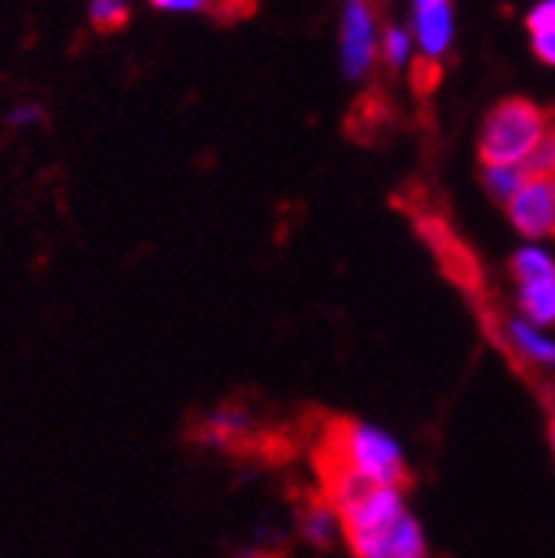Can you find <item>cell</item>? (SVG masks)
I'll return each instance as SVG.
<instances>
[{"label": "cell", "instance_id": "cell-1", "mask_svg": "<svg viewBox=\"0 0 555 558\" xmlns=\"http://www.w3.org/2000/svg\"><path fill=\"white\" fill-rule=\"evenodd\" d=\"M323 499L339 515V542L350 558H430L426 529L402 485H373L339 469H323Z\"/></svg>", "mask_w": 555, "mask_h": 558}, {"label": "cell", "instance_id": "cell-2", "mask_svg": "<svg viewBox=\"0 0 555 558\" xmlns=\"http://www.w3.org/2000/svg\"><path fill=\"white\" fill-rule=\"evenodd\" d=\"M346 475H357L373 485H402L409 482V462L402 442L383 426L363 423V418H342L329 429L326 439V465Z\"/></svg>", "mask_w": 555, "mask_h": 558}, {"label": "cell", "instance_id": "cell-3", "mask_svg": "<svg viewBox=\"0 0 555 558\" xmlns=\"http://www.w3.org/2000/svg\"><path fill=\"white\" fill-rule=\"evenodd\" d=\"M555 110H545L542 104L529 97H509L499 100L482 120L479 130V160L482 163H509L522 167L535 144L542 140L548 120Z\"/></svg>", "mask_w": 555, "mask_h": 558}, {"label": "cell", "instance_id": "cell-4", "mask_svg": "<svg viewBox=\"0 0 555 558\" xmlns=\"http://www.w3.org/2000/svg\"><path fill=\"white\" fill-rule=\"evenodd\" d=\"M519 319L555 329V256L542 243H522L509 256Z\"/></svg>", "mask_w": 555, "mask_h": 558}, {"label": "cell", "instance_id": "cell-5", "mask_svg": "<svg viewBox=\"0 0 555 558\" xmlns=\"http://www.w3.org/2000/svg\"><path fill=\"white\" fill-rule=\"evenodd\" d=\"M379 17L373 0H342L339 11V70L350 84H363L379 60Z\"/></svg>", "mask_w": 555, "mask_h": 558}, {"label": "cell", "instance_id": "cell-6", "mask_svg": "<svg viewBox=\"0 0 555 558\" xmlns=\"http://www.w3.org/2000/svg\"><path fill=\"white\" fill-rule=\"evenodd\" d=\"M506 217H509L512 230L529 243L555 240V190H552V180L526 177V183L506 203Z\"/></svg>", "mask_w": 555, "mask_h": 558}, {"label": "cell", "instance_id": "cell-7", "mask_svg": "<svg viewBox=\"0 0 555 558\" xmlns=\"http://www.w3.org/2000/svg\"><path fill=\"white\" fill-rule=\"evenodd\" d=\"M409 34L415 44V60L439 63L456 40L453 0H439V4H430V8H412Z\"/></svg>", "mask_w": 555, "mask_h": 558}, {"label": "cell", "instance_id": "cell-8", "mask_svg": "<svg viewBox=\"0 0 555 558\" xmlns=\"http://www.w3.org/2000/svg\"><path fill=\"white\" fill-rule=\"evenodd\" d=\"M503 336H506L509 353L519 356L526 366L555 373V329L532 326V323H526V319L516 316V319L506 323Z\"/></svg>", "mask_w": 555, "mask_h": 558}, {"label": "cell", "instance_id": "cell-9", "mask_svg": "<svg viewBox=\"0 0 555 558\" xmlns=\"http://www.w3.org/2000/svg\"><path fill=\"white\" fill-rule=\"evenodd\" d=\"M300 535L303 542H310L313 548H329L336 538H339V515L336 509L319 499V502H310L303 512H300Z\"/></svg>", "mask_w": 555, "mask_h": 558}, {"label": "cell", "instance_id": "cell-10", "mask_svg": "<svg viewBox=\"0 0 555 558\" xmlns=\"http://www.w3.org/2000/svg\"><path fill=\"white\" fill-rule=\"evenodd\" d=\"M376 53L393 70V74H402V70H409L412 60H415V44H412L409 27L389 24L386 31H379V50Z\"/></svg>", "mask_w": 555, "mask_h": 558}, {"label": "cell", "instance_id": "cell-11", "mask_svg": "<svg viewBox=\"0 0 555 558\" xmlns=\"http://www.w3.org/2000/svg\"><path fill=\"white\" fill-rule=\"evenodd\" d=\"M526 183V170L522 167H509V163H482V186L496 203H509L512 193Z\"/></svg>", "mask_w": 555, "mask_h": 558}, {"label": "cell", "instance_id": "cell-12", "mask_svg": "<svg viewBox=\"0 0 555 558\" xmlns=\"http://www.w3.org/2000/svg\"><path fill=\"white\" fill-rule=\"evenodd\" d=\"M243 433H246V418L237 409H217L203 423V436H206V442H214V446H233Z\"/></svg>", "mask_w": 555, "mask_h": 558}, {"label": "cell", "instance_id": "cell-13", "mask_svg": "<svg viewBox=\"0 0 555 558\" xmlns=\"http://www.w3.org/2000/svg\"><path fill=\"white\" fill-rule=\"evenodd\" d=\"M87 21L100 34H113L130 21V0H87Z\"/></svg>", "mask_w": 555, "mask_h": 558}, {"label": "cell", "instance_id": "cell-14", "mask_svg": "<svg viewBox=\"0 0 555 558\" xmlns=\"http://www.w3.org/2000/svg\"><path fill=\"white\" fill-rule=\"evenodd\" d=\"M522 170H526V177H545V180L555 177V113H552V120H548L542 140L535 144V150H532L529 160L522 163Z\"/></svg>", "mask_w": 555, "mask_h": 558}, {"label": "cell", "instance_id": "cell-15", "mask_svg": "<svg viewBox=\"0 0 555 558\" xmlns=\"http://www.w3.org/2000/svg\"><path fill=\"white\" fill-rule=\"evenodd\" d=\"M44 120H47V117H44V107H40L37 100H21V104H14V107L4 113V126L14 130V133L44 126Z\"/></svg>", "mask_w": 555, "mask_h": 558}, {"label": "cell", "instance_id": "cell-16", "mask_svg": "<svg viewBox=\"0 0 555 558\" xmlns=\"http://www.w3.org/2000/svg\"><path fill=\"white\" fill-rule=\"evenodd\" d=\"M150 8L173 17H196L214 8V0H150Z\"/></svg>", "mask_w": 555, "mask_h": 558}, {"label": "cell", "instance_id": "cell-17", "mask_svg": "<svg viewBox=\"0 0 555 558\" xmlns=\"http://www.w3.org/2000/svg\"><path fill=\"white\" fill-rule=\"evenodd\" d=\"M526 27H529V34L555 31V0H539V4L526 14Z\"/></svg>", "mask_w": 555, "mask_h": 558}, {"label": "cell", "instance_id": "cell-18", "mask_svg": "<svg viewBox=\"0 0 555 558\" xmlns=\"http://www.w3.org/2000/svg\"><path fill=\"white\" fill-rule=\"evenodd\" d=\"M529 37H532V53L545 66H555V31H539V34H529Z\"/></svg>", "mask_w": 555, "mask_h": 558}, {"label": "cell", "instance_id": "cell-19", "mask_svg": "<svg viewBox=\"0 0 555 558\" xmlns=\"http://www.w3.org/2000/svg\"><path fill=\"white\" fill-rule=\"evenodd\" d=\"M430 4H439V0H412V8H430Z\"/></svg>", "mask_w": 555, "mask_h": 558}, {"label": "cell", "instance_id": "cell-20", "mask_svg": "<svg viewBox=\"0 0 555 558\" xmlns=\"http://www.w3.org/2000/svg\"><path fill=\"white\" fill-rule=\"evenodd\" d=\"M548 442H552V452H555V418L548 423Z\"/></svg>", "mask_w": 555, "mask_h": 558}, {"label": "cell", "instance_id": "cell-21", "mask_svg": "<svg viewBox=\"0 0 555 558\" xmlns=\"http://www.w3.org/2000/svg\"><path fill=\"white\" fill-rule=\"evenodd\" d=\"M552 190H555V177H552Z\"/></svg>", "mask_w": 555, "mask_h": 558}]
</instances>
